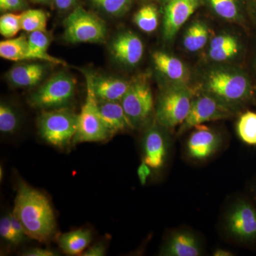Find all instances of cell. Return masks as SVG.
I'll list each match as a JSON object with an SVG mask.
<instances>
[{
	"label": "cell",
	"instance_id": "5b68a950",
	"mask_svg": "<svg viewBox=\"0 0 256 256\" xmlns=\"http://www.w3.org/2000/svg\"><path fill=\"white\" fill-rule=\"evenodd\" d=\"M120 102L134 130L146 129L156 121V104L146 76L131 80Z\"/></svg>",
	"mask_w": 256,
	"mask_h": 256
},
{
	"label": "cell",
	"instance_id": "277c9868",
	"mask_svg": "<svg viewBox=\"0 0 256 256\" xmlns=\"http://www.w3.org/2000/svg\"><path fill=\"white\" fill-rule=\"evenodd\" d=\"M38 134L47 144L65 148L73 142L78 126V114L68 108L43 110L38 116Z\"/></svg>",
	"mask_w": 256,
	"mask_h": 256
},
{
	"label": "cell",
	"instance_id": "603a6c76",
	"mask_svg": "<svg viewBox=\"0 0 256 256\" xmlns=\"http://www.w3.org/2000/svg\"><path fill=\"white\" fill-rule=\"evenodd\" d=\"M56 240L64 254L68 256L82 255L92 242V234L88 229H78L60 234Z\"/></svg>",
	"mask_w": 256,
	"mask_h": 256
},
{
	"label": "cell",
	"instance_id": "ffe728a7",
	"mask_svg": "<svg viewBox=\"0 0 256 256\" xmlns=\"http://www.w3.org/2000/svg\"><path fill=\"white\" fill-rule=\"evenodd\" d=\"M98 107L100 118L111 136L134 130L119 101L98 100Z\"/></svg>",
	"mask_w": 256,
	"mask_h": 256
},
{
	"label": "cell",
	"instance_id": "60d3db41",
	"mask_svg": "<svg viewBox=\"0 0 256 256\" xmlns=\"http://www.w3.org/2000/svg\"><path fill=\"white\" fill-rule=\"evenodd\" d=\"M213 256H234L233 252H229L225 249L218 248L215 250L213 252Z\"/></svg>",
	"mask_w": 256,
	"mask_h": 256
},
{
	"label": "cell",
	"instance_id": "2e32d148",
	"mask_svg": "<svg viewBox=\"0 0 256 256\" xmlns=\"http://www.w3.org/2000/svg\"><path fill=\"white\" fill-rule=\"evenodd\" d=\"M111 54L114 60L127 68H134L140 63L144 55L142 40L131 31L120 32L110 44Z\"/></svg>",
	"mask_w": 256,
	"mask_h": 256
},
{
	"label": "cell",
	"instance_id": "d590c367",
	"mask_svg": "<svg viewBox=\"0 0 256 256\" xmlns=\"http://www.w3.org/2000/svg\"><path fill=\"white\" fill-rule=\"evenodd\" d=\"M106 247L101 242L96 244L92 246L90 248L87 249L85 252H82V256H104L106 255Z\"/></svg>",
	"mask_w": 256,
	"mask_h": 256
},
{
	"label": "cell",
	"instance_id": "ab89813d",
	"mask_svg": "<svg viewBox=\"0 0 256 256\" xmlns=\"http://www.w3.org/2000/svg\"><path fill=\"white\" fill-rule=\"evenodd\" d=\"M250 72L252 76L256 78V45L252 52V58H250Z\"/></svg>",
	"mask_w": 256,
	"mask_h": 256
},
{
	"label": "cell",
	"instance_id": "f546056e",
	"mask_svg": "<svg viewBox=\"0 0 256 256\" xmlns=\"http://www.w3.org/2000/svg\"><path fill=\"white\" fill-rule=\"evenodd\" d=\"M96 8L106 14L122 16L132 8V0H90Z\"/></svg>",
	"mask_w": 256,
	"mask_h": 256
},
{
	"label": "cell",
	"instance_id": "8992f818",
	"mask_svg": "<svg viewBox=\"0 0 256 256\" xmlns=\"http://www.w3.org/2000/svg\"><path fill=\"white\" fill-rule=\"evenodd\" d=\"M76 80L70 74H54L28 97V104L41 110L67 108L75 96Z\"/></svg>",
	"mask_w": 256,
	"mask_h": 256
},
{
	"label": "cell",
	"instance_id": "4316f807",
	"mask_svg": "<svg viewBox=\"0 0 256 256\" xmlns=\"http://www.w3.org/2000/svg\"><path fill=\"white\" fill-rule=\"evenodd\" d=\"M236 132L242 142L250 146H256V112L246 111L239 116Z\"/></svg>",
	"mask_w": 256,
	"mask_h": 256
},
{
	"label": "cell",
	"instance_id": "b9f144b4",
	"mask_svg": "<svg viewBox=\"0 0 256 256\" xmlns=\"http://www.w3.org/2000/svg\"><path fill=\"white\" fill-rule=\"evenodd\" d=\"M32 1L35 2L42 3V4H43V3L48 2L50 0H32Z\"/></svg>",
	"mask_w": 256,
	"mask_h": 256
},
{
	"label": "cell",
	"instance_id": "ee69618b",
	"mask_svg": "<svg viewBox=\"0 0 256 256\" xmlns=\"http://www.w3.org/2000/svg\"><path fill=\"white\" fill-rule=\"evenodd\" d=\"M146 1H156V2H160L162 3V4H164V2H166L168 0H146Z\"/></svg>",
	"mask_w": 256,
	"mask_h": 256
},
{
	"label": "cell",
	"instance_id": "484cf974",
	"mask_svg": "<svg viewBox=\"0 0 256 256\" xmlns=\"http://www.w3.org/2000/svg\"><path fill=\"white\" fill-rule=\"evenodd\" d=\"M160 12L154 4L142 6L133 16V22L141 31L150 34L156 31L159 25Z\"/></svg>",
	"mask_w": 256,
	"mask_h": 256
},
{
	"label": "cell",
	"instance_id": "8fae6325",
	"mask_svg": "<svg viewBox=\"0 0 256 256\" xmlns=\"http://www.w3.org/2000/svg\"><path fill=\"white\" fill-rule=\"evenodd\" d=\"M225 229L232 238L242 242L256 240V208L244 200L234 204L225 218Z\"/></svg>",
	"mask_w": 256,
	"mask_h": 256
},
{
	"label": "cell",
	"instance_id": "9c48e42d",
	"mask_svg": "<svg viewBox=\"0 0 256 256\" xmlns=\"http://www.w3.org/2000/svg\"><path fill=\"white\" fill-rule=\"evenodd\" d=\"M86 79V98L78 114V126L74 144L102 142L111 137L99 114L98 100L92 84V74L85 73Z\"/></svg>",
	"mask_w": 256,
	"mask_h": 256
},
{
	"label": "cell",
	"instance_id": "9a60e30c",
	"mask_svg": "<svg viewBox=\"0 0 256 256\" xmlns=\"http://www.w3.org/2000/svg\"><path fill=\"white\" fill-rule=\"evenodd\" d=\"M186 144V156L194 161L210 159L220 149L222 138L215 130L200 124L193 128Z\"/></svg>",
	"mask_w": 256,
	"mask_h": 256
},
{
	"label": "cell",
	"instance_id": "5bb4252c",
	"mask_svg": "<svg viewBox=\"0 0 256 256\" xmlns=\"http://www.w3.org/2000/svg\"><path fill=\"white\" fill-rule=\"evenodd\" d=\"M153 66L162 82L192 85L193 74L188 64L170 52L156 50L152 54Z\"/></svg>",
	"mask_w": 256,
	"mask_h": 256
},
{
	"label": "cell",
	"instance_id": "e0dca14e",
	"mask_svg": "<svg viewBox=\"0 0 256 256\" xmlns=\"http://www.w3.org/2000/svg\"><path fill=\"white\" fill-rule=\"evenodd\" d=\"M203 5L222 21L235 24L244 30L248 26L246 0H203Z\"/></svg>",
	"mask_w": 256,
	"mask_h": 256
},
{
	"label": "cell",
	"instance_id": "f35d334b",
	"mask_svg": "<svg viewBox=\"0 0 256 256\" xmlns=\"http://www.w3.org/2000/svg\"><path fill=\"white\" fill-rule=\"evenodd\" d=\"M76 0H54L57 8L60 10H67L76 4Z\"/></svg>",
	"mask_w": 256,
	"mask_h": 256
},
{
	"label": "cell",
	"instance_id": "30bf717a",
	"mask_svg": "<svg viewBox=\"0 0 256 256\" xmlns=\"http://www.w3.org/2000/svg\"><path fill=\"white\" fill-rule=\"evenodd\" d=\"M235 116L236 114L233 111L212 96L204 92H196L188 117L178 127V136H182L200 124L230 118Z\"/></svg>",
	"mask_w": 256,
	"mask_h": 256
},
{
	"label": "cell",
	"instance_id": "7402d4cb",
	"mask_svg": "<svg viewBox=\"0 0 256 256\" xmlns=\"http://www.w3.org/2000/svg\"><path fill=\"white\" fill-rule=\"evenodd\" d=\"M46 73V65L32 62L14 66L8 72L6 78L13 86L31 88L38 85Z\"/></svg>",
	"mask_w": 256,
	"mask_h": 256
},
{
	"label": "cell",
	"instance_id": "ac0fdd59",
	"mask_svg": "<svg viewBox=\"0 0 256 256\" xmlns=\"http://www.w3.org/2000/svg\"><path fill=\"white\" fill-rule=\"evenodd\" d=\"M203 254L201 242L198 236L186 230H175L166 240L160 250L163 256H200Z\"/></svg>",
	"mask_w": 256,
	"mask_h": 256
},
{
	"label": "cell",
	"instance_id": "3957f363",
	"mask_svg": "<svg viewBox=\"0 0 256 256\" xmlns=\"http://www.w3.org/2000/svg\"><path fill=\"white\" fill-rule=\"evenodd\" d=\"M192 85L161 82L156 104V121L169 130L180 127L188 117L194 97Z\"/></svg>",
	"mask_w": 256,
	"mask_h": 256
},
{
	"label": "cell",
	"instance_id": "4fadbf2b",
	"mask_svg": "<svg viewBox=\"0 0 256 256\" xmlns=\"http://www.w3.org/2000/svg\"><path fill=\"white\" fill-rule=\"evenodd\" d=\"M203 5V0H168L163 4L162 37L166 43L174 41L178 32L194 13Z\"/></svg>",
	"mask_w": 256,
	"mask_h": 256
},
{
	"label": "cell",
	"instance_id": "8d00e7d4",
	"mask_svg": "<svg viewBox=\"0 0 256 256\" xmlns=\"http://www.w3.org/2000/svg\"><path fill=\"white\" fill-rule=\"evenodd\" d=\"M22 256H58L53 250L50 249L40 248H34L28 249L24 252Z\"/></svg>",
	"mask_w": 256,
	"mask_h": 256
},
{
	"label": "cell",
	"instance_id": "74e56055",
	"mask_svg": "<svg viewBox=\"0 0 256 256\" xmlns=\"http://www.w3.org/2000/svg\"><path fill=\"white\" fill-rule=\"evenodd\" d=\"M248 16L256 30V0H246Z\"/></svg>",
	"mask_w": 256,
	"mask_h": 256
},
{
	"label": "cell",
	"instance_id": "1f68e13d",
	"mask_svg": "<svg viewBox=\"0 0 256 256\" xmlns=\"http://www.w3.org/2000/svg\"><path fill=\"white\" fill-rule=\"evenodd\" d=\"M0 236L4 242L14 246H18L14 230L12 226L10 214L4 216L0 220Z\"/></svg>",
	"mask_w": 256,
	"mask_h": 256
},
{
	"label": "cell",
	"instance_id": "4dcf8cb0",
	"mask_svg": "<svg viewBox=\"0 0 256 256\" xmlns=\"http://www.w3.org/2000/svg\"><path fill=\"white\" fill-rule=\"evenodd\" d=\"M22 30L20 14L6 13L0 18V34L5 38H11Z\"/></svg>",
	"mask_w": 256,
	"mask_h": 256
},
{
	"label": "cell",
	"instance_id": "7bdbcfd3",
	"mask_svg": "<svg viewBox=\"0 0 256 256\" xmlns=\"http://www.w3.org/2000/svg\"><path fill=\"white\" fill-rule=\"evenodd\" d=\"M254 102L256 105V82L255 84V90H254Z\"/></svg>",
	"mask_w": 256,
	"mask_h": 256
},
{
	"label": "cell",
	"instance_id": "83f0119b",
	"mask_svg": "<svg viewBox=\"0 0 256 256\" xmlns=\"http://www.w3.org/2000/svg\"><path fill=\"white\" fill-rule=\"evenodd\" d=\"M22 30L31 32H46L48 16L44 10H28L20 14Z\"/></svg>",
	"mask_w": 256,
	"mask_h": 256
},
{
	"label": "cell",
	"instance_id": "d6986e66",
	"mask_svg": "<svg viewBox=\"0 0 256 256\" xmlns=\"http://www.w3.org/2000/svg\"><path fill=\"white\" fill-rule=\"evenodd\" d=\"M210 24L202 18H196L188 24L184 32L182 45L190 54L204 52L214 34Z\"/></svg>",
	"mask_w": 256,
	"mask_h": 256
},
{
	"label": "cell",
	"instance_id": "f6af8a7d",
	"mask_svg": "<svg viewBox=\"0 0 256 256\" xmlns=\"http://www.w3.org/2000/svg\"><path fill=\"white\" fill-rule=\"evenodd\" d=\"M0 174H0V175H1V178H1V180H2V174H2V168H1V169H0Z\"/></svg>",
	"mask_w": 256,
	"mask_h": 256
},
{
	"label": "cell",
	"instance_id": "cb8c5ba5",
	"mask_svg": "<svg viewBox=\"0 0 256 256\" xmlns=\"http://www.w3.org/2000/svg\"><path fill=\"white\" fill-rule=\"evenodd\" d=\"M30 60H38L56 65H66L64 60L48 53L50 40L46 32H31L28 37Z\"/></svg>",
	"mask_w": 256,
	"mask_h": 256
},
{
	"label": "cell",
	"instance_id": "836d02e7",
	"mask_svg": "<svg viewBox=\"0 0 256 256\" xmlns=\"http://www.w3.org/2000/svg\"><path fill=\"white\" fill-rule=\"evenodd\" d=\"M26 6L24 0H0L2 12H12L22 10Z\"/></svg>",
	"mask_w": 256,
	"mask_h": 256
},
{
	"label": "cell",
	"instance_id": "f1b7e54d",
	"mask_svg": "<svg viewBox=\"0 0 256 256\" xmlns=\"http://www.w3.org/2000/svg\"><path fill=\"white\" fill-rule=\"evenodd\" d=\"M18 116L14 108L8 102L0 104V132L11 134L16 132L18 126Z\"/></svg>",
	"mask_w": 256,
	"mask_h": 256
},
{
	"label": "cell",
	"instance_id": "52a82bcc",
	"mask_svg": "<svg viewBox=\"0 0 256 256\" xmlns=\"http://www.w3.org/2000/svg\"><path fill=\"white\" fill-rule=\"evenodd\" d=\"M63 24L64 40L69 43H102L107 36L105 22L82 6L76 8Z\"/></svg>",
	"mask_w": 256,
	"mask_h": 256
},
{
	"label": "cell",
	"instance_id": "44dd1931",
	"mask_svg": "<svg viewBox=\"0 0 256 256\" xmlns=\"http://www.w3.org/2000/svg\"><path fill=\"white\" fill-rule=\"evenodd\" d=\"M92 84L96 98L99 101L120 102L130 86L131 80L112 76H94Z\"/></svg>",
	"mask_w": 256,
	"mask_h": 256
},
{
	"label": "cell",
	"instance_id": "7a4b0ae2",
	"mask_svg": "<svg viewBox=\"0 0 256 256\" xmlns=\"http://www.w3.org/2000/svg\"><path fill=\"white\" fill-rule=\"evenodd\" d=\"M12 212L30 238L46 242L54 236L56 224L50 202L43 193L24 182L18 184Z\"/></svg>",
	"mask_w": 256,
	"mask_h": 256
},
{
	"label": "cell",
	"instance_id": "d4e9b609",
	"mask_svg": "<svg viewBox=\"0 0 256 256\" xmlns=\"http://www.w3.org/2000/svg\"><path fill=\"white\" fill-rule=\"evenodd\" d=\"M0 56L12 62L30 60L28 37L21 35L0 42Z\"/></svg>",
	"mask_w": 256,
	"mask_h": 256
},
{
	"label": "cell",
	"instance_id": "7c38bea8",
	"mask_svg": "<svg viewBox=\"0 0 256 256\" xmlns=\"http://www.w3.org/2000/svg\"><path fill=\"white\" fill-rule=\"evenodd\" d=\"M170 131L156 121L144 129L142 161L154 171L161 170L166 164L169 153Z\"/></svg>",
	"mask_w": 256,
	"mask_h": 256
},
{
	"label": "cell",
	"instance_id": "ba28073f",
	"mask_svg": "<svg viewBox=\"0 0 256 256\" xmlns=\"http://www.w3.org/2000/svg\"><path fill=\"white\" fill-rule=\"evenodd\" d=\"M247 41L235 30H222L214 33L204 50V64H242L247 53Z\"/></svg>",
	"mask_w": 256,
	"mask_h": 256
},
{
	"label": "cell",
	"instance_id": "e575fe53",
	"mask_svg": "<svg viewBox=\"0 0 256 256\" xmlns=\"http://www.w3.org/2000/svg\"><path fill=\"white\" fill-rule=\"evenodd\" d=\"M152 170L144 162L142 161L138 168V176L141 185L144 186L148 182V178L152 174Z\"/></svg>",
	"mask_w": 256,
	"mask_h": 256
},
{
	"label": "cell",
	"instance_id": "d6a6232c",
	"mask_svg": "<svg viewBox=\"0 0 256 256\" xmlns=\"http://www.w3.org/2000/svg\"><path fill=\"white\" fill-rule=\"evenodd\" d=\"M10 214V218H11L12 226L14 230L15 238H16V244L18 245L21 244L24 238L26 235L24 228L22 224L21 223L18 217L13 214V212Z\"/></svg>",
	"mask_w": 256,
	"mask_h": 256
},
{
	"label": "cell",
	"instance_id": "6da1fadb",
	"mask_svg": "<svg viewBox=\"0 0 256 256\" xmlns=\"http://www.w3.org/2000/svg\"><path fill=\"white\" fill-rule=\"evenodd\" d=\"M193 80L196 92L212 96L236 114L254 102L256 82L242 64H204Z\"/></svg>",
	"mask_w": 256,
	"mask_h": 256
}]
</instances>
